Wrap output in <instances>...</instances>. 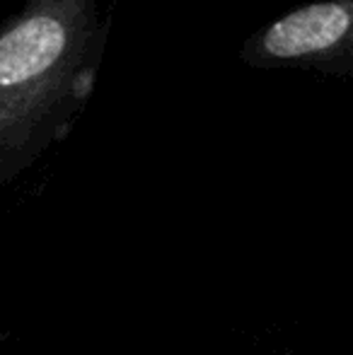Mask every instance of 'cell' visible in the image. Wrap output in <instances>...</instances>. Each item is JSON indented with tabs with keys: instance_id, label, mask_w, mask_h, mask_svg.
<instances>
[{
	"instance_id": "obj_3",
	"label": "cell",
	"mask_w": 353,
	"mask_h": 355,
	"mask_svg": "<svg viewBox=\"0 0 353 355\" xmlns=\"http://www.w3.org/2000/svg\"><path fill=\"white\" fill-rule=\"evenodd\" d=\"M278 355H300V353H295V351H283V353H278Z\"/></svg>"
},
{
	"instance_id": "obj_1",
	"label": "cell",
	"mask_w": 353,
	"mask_h": 355,
	"mask_svg": "<svg viewBox=\"0 0 353 355\" xmlns=\"http://www.w3.org/2000/svg\"><path fill=\"white\" fill-rule=\"evenodd\" d=\"M107 37L99 0H24L0 27V184L68 133L92 94Z\"/></svg>"
},
{
	"instance_id": "obj_2",
	"label": "cell",
	"mask_w": 353,
	"mask_h": 355,
	"mask_svg": "<svg viewBox=\"0 0 353 355\" xmlns=\"http://www.w3.org/2000/svg\"><path fill=\"white\" fill-rule=\"evenodd\" d=\"M240 61L257 71H307L353 83V0H312L252 32Z\"/></svg>"
}]
</instances>
